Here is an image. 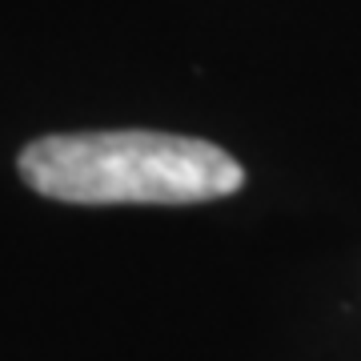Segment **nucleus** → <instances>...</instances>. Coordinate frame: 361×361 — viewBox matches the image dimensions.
I'll use <instances>...</instances> for the list:
<instances>
[{
  "label": "nucleus",
  "mask_w": 361,
  "mask_h": 361,
  "mask_svg": "<svg viewBox=\"0 0 361 361\" xmlns=\"http://www.w3.org/2000/svg\"><path fill=\"white\" fill-rule=\"evenodd\" d=\"M28 189L68 205H197L245 185L225 149L169 133H61L20 153Z\"/></svg>",
  "instance_id": "f257e3e1"
}]
</instances>
